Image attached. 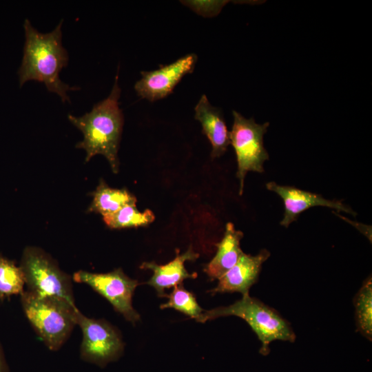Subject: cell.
<instances>
[{
  "label": "cell",
  "instance_id": "1",
  "mask_svg": "<svg viewBox=\"0 0 372 372\" xmlns=\"http://www.w3.org/2000/svg\"><path fill=\"white\" fill-rule=\"evenodd\" d=\"M63 21L61 19L50 32L41 33L28 19H25L23 55L17 73L20 87L28 81L42 82L49 92L58 94L63 103H70L68 92L80 87L71 86L59 78L60 72L69 61L68 52L62 44Z\"/></svg>",
  "mask_w": 372,
  "mask_h": 372
},
{
  "label": "cell",
  "instance_id": "2",
  "mask_svg": "<svg viewBox=\"0 0 372 372\" xmlns=\"http://www.w3.org/2000/svg\"><path fill=\"white\" fill-rule=\"evenodd\" d=\"M118 70L109 96L95 103L90 112L81 116L68 114V120L83 134V139L76 147L86 152L85 162L97 154L104 156L114 173H118V151L124 123L119 107L121 88Z\"/></svg>",
  "mask_w": 372,
  "mask_h": 372
},
{
  "label": "cell",
  "instance_id": "3",
  "mask_svg": "<svg viewBox=\"0 0 372 372\" xmlns=\"http://www.w3.org/2000/svg\"><path fill=\"white\" fill-rule=\"evenodd\" d=\"M21 302L27 319L47 348L53 351L60 349L76 325V304L27 290L21 295Z\"/></svg>",
  "mask_w": 372,
  "mask_h": 372
},
{
  "label": "cell",
  "instance_id": "4",
  "mask_svg": "<svg viewBox=\"0 0 372 372\" xmlns=\"http://www.w3.org/2000/svg\"><path fill=\"white\" fill-rule=\"evenodd\" d=\"M235 316L245 320L261 342L260 354L270 352L269 344L276 340L293 342L296 334L287 320L274 309L249 294L227 306L204 311L200 322L219 317Z\"/></svg>",
  "mask_w": 372,
  "mask_h": 372
},
{
  "label": "cell",
  "instance_id": "5",
  "mask_svg": "<svg viewBox=\"0 0 372 372\" xmlns=\"http://www.w3.org/2000/svg\"><path fill=\"white\" fill-rule=\"evenodd\" d=\"M20 267L28 291L39 296L63 298L75 304L71 277L43 250L26 247Z\"/></svg>",
  "mask_w": 372,
  "mask_h": 372
},
{
  "label": "cell",
  "instance_id": "6",
  "mask_svg": "<svg viewBox=\"0 0 372 372\" xmlns=\"http://www.w3.org/2000/svg\"><path fill=\"white\" fill-rule=\"evenodd\" d=\"M232 113L234 123L229 132V140L236 155V177L240 182L239 194L242 195L247 173H262L264 163L269 158L263 144V136L269 123L258 124L253 118H246L234 110Z\"/></svg>",
  "mask_w": 372,
  "mask_h": 372
},
{
  "label": "cell",
  "instance_id": "7",
  "mask_svg": "<svg viewBox=\"0 0 372 372\" xmlns=\"http://www.w3.org/2000/svg\"><path fill=\"white\" fill-rule=\"evenodd\" d=\"M76 324L82 331L80 358L86 362L104 368L123 355L124 343L119 332L104 320L88 318L79 310Z\"/></svg>",
  "mask_w": 372,
  "mask_h": 372
},
{
  "label": "cell",
  "instance_id": "8",
  "mask_svg": "<svg viewBox=\"0 0 372 372\" xmlns=\"http://www.w3.org/2000/svg\"><path fill=\"white\" fill-rule=\"evenodd\" d=\"M73 280L87 285L103 296L129 322L135 324L140 320L132 306V296L139 283L129 278L121 268L104 273L79 270L74 273Z\"/></svg>",
  "mask_w": 372,
  "mask_h": 372
},
{
  "label": "cell",
  "instance_id": "9",
  "mask_svg": "<svg viewBox=\"0 0 372 372\" xmlns=\"http://www.w3.org/2000/svg\"><path fill=\"white\" fill-rule=\"evenodd\" d=\"M196 61L197 56L189 54L156 70L141 72L134 85L138 96L151 102L167 97L183 76L193 72Z\"/></svg>",
  "mask_w": 372,
  "mask_h": 372
},
{
  "label": "cell",
  "instance_id": "10",
  "mask_svg": "<svg viewBox=\"0 0 372 372\" xmlns=\"http://www.w3.org/2000/svg\"><path fill=\"white\" fill-rule=\"evenodd\" d=\"M266 187L268 190L276 193L283 200L285 212L280 225L285 227H288L291 223L296 220L302 211L316 206L327 207L353 216L357 214L341 201L326 199L321 195L293 187L280 185L271 181L266 184Z\"/></svg>",
  "mask_w": 372,
  "mask_h": 372
},
{
  "label": "cell",
  "instance_id": "11",
  "mask_svg": "<svg viewBox=\"0 0 372 372\" xmlns=\"http://www.w3.org/2000/svg\"><path fill=\"white\" fill-rule=\"evenodd\" d=\"M270 255L266 249H261L255 256L243 253L234 266L218 279L216 287L209 292L249 294V289L258 280L262 264Z\"/></svg>",
  "mask_w": 372,
  "mask_h": 372
},
{
  "label": "cell",
  "instance_id": "12",
  "mask_svg": "<svg viewBox=\"0 0 372 372\" xmlns=\"http://www.w3.org/2000/svg\"><path fill=\"white\" fill-rule=\"evenodd\" d=\"M199 255L190 247L185 252L177 255L176 258L165 265H158L155 262H145L141 265V269H149L153 275L146 282L154 287L160 297H165L166 289L181 285L187 278H196V273H190L185 267V262L195 260Z\"/></svg>",
  "mask_w": 372,
  "mask_h": 372
},
{
  "label": "cell",
  "instance_id": "13",
  "mask_svg": "<svg viewBox=\"0 0 372 372\" xmlns=\"http://www.w3.org/2000/svg\"><path fill=\"white\" fill-rule=\"evenodd\" d=\"M194 110V117L200 123L203 133L211 144V158L220 157L230 144L229 132L221 110L212 106L205 94L201 96Z\"/></svg>",
  "mask_w": 372,
  "mask_h": 372
},
{
  "label": "cell",
  "instance_id": "14",
  "mask_svg": "<svg viewBox=\"0 0 372 372\" xmlns=\"http://www.w3.org/2000/svg\"><path fill=\"white\" fill-rule=\"evenodd\" d=\"M243 233L236 230L232 223H227L224 236L216 245V255L204 268L211 280H218L238 262L244 253L240 245Z\"/></svg>",
  "mask_w": 372,
  "mask_h": 372
},
{
  "label": "cell",
  "instance_id": "15",
  "mask_svg": "<svg viewBox=\"0 0 372 372\" xmlns=\"http://www.w3.org/2000/svg\"><path fill=\"white\" fill-rule=\"evenodd\" d=\"M92 195L93 200L89 211L103 216L113 214L127 204L136 203V197L126 189L111 188L103 179Z\"/></svg>",
  "mask_w": 372,
  "mask_h": 372
},
{
  "label": "cell",
  "instance_id": "16",
  "mask_svg": "<svg viewBox=\"0 0 372 372\" xmlns=\"http://www.w3.org/2000/svg\"><path fill=\"white\" fill-rule=\"evenodd\" d=\"M357 330L372 340V279L369 276L353 298Z\"/></svg>",
  "mask_w": 372,
  "mask_h": 372
},
{
  "label": "cell",
  "instance_id": "17",
  "mask_svg": "<svg viewBox=\"0 0 372 372\" xmlns=\"http://www.w3.org/2000/svg\"><path fill=\"white\" fill-rule=\"evenodd\" d=\"M136 203L127 204L113 214L103 216V221L111 229L147 226L152 223L155 218L154 213L147 209L141 212Z\"/></svg>",
  "mask_w": 372,
  "mask_h": 372
},
{
  "label": "cell",
  "instance_id": "18",
  "mask_svg": "<svg viewBox=\"0 0 372 372\" xmlns=\"http://www.w3.org/2000/svg\"><path fill=\"white\" fill-rule=\"evenodd\" d=\"M25 278L20 267L0 257V298L21 295L24 291Z\"/></svg>",
  "mask_w": 372,
  "mask_h": 372
},
{
  "label": "cell",
  "instance_id": "19",
  "mask_svg": "<svg viewBox=\"0 0 372 372\" xmlns=\"http://www.w3.org/2000/svg\"><path fill=\"white\" fill-rule=\"evenodd\" d=\"M166 296L168 301L161 304V309L172 308L198 322L200 320L204 310L198 304L194 295L184 289L182 285L174 287Z\"/></svg>",
  "mask_w": 372,
  "mask_h": 372
},
{
  "label": "cell",
  "instance_id": "20",
  "mask_svg": "<svg viewBox=\"0 0 372 372\" xmlns=\"http://www.w3.org/2000/svg\"><path fill=\"white\" fill-rule=\"evenodd\" d=\"M182 2H185L183 3L188 6L194 11L199 13V14L205 17H212L218 14L221 10L222 8L225 5V3H227V1H187Z\"/></svg>",
  "mask_w": 372,
  "mask_h": 372
},
{
  "label": "cell",
  "instance_id": "21",
  "mask_svg": "<svg viewBox=\"0 0 372 372\" xmlns=\"http://www.w3.org/2000/svg\"><path fill=\"white\" fill-rule=\"evenodd\" d=\"M336 215H338L339 217L340 218H342V219L345 220L347 222L348 221L349 223H351V225H353V226H355L357 229H358V230L362 232L364 235H365L369 240L371 242V227H369V228H364V227H366L368 225H362L360 223H355V222H352L348 219H347L345 217L338 214H335Z\"/></svg>",
  "mask_w": 372,
  "mask_h": 372
},
{
  "label": "cell",
  "instance_id": "22",
  "mask_svg": "<svg viewBox=\"0 0 372 372\" xmlns=\"http://www.w3.org/2000/svg\"><path fill=\"white\" fill-rule=\"evenodd\" d=\"M0 372H10L6 357L0 344Z\"/></svg>",
  "mask_w": 372,
  "mask_h": 372
}]
</instances>
